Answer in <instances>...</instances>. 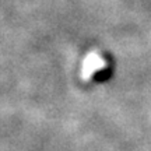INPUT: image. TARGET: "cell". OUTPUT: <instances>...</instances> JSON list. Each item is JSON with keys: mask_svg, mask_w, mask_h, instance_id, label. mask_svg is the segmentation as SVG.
<instances>
[{"mask_svg": "<svg viewBox=\"0 0 151 151\" xmlns=\"http://www.w3.org/2000/svg\"><path fill=\"white\" fill-rule=\"evenodd\" d=\"M111 73H112V69L108 66L106 69L99 70V71H97V73L94 74V81H105L109 76H111Z\"/></svg>", "mask_w": 151, "mask_h": 151, "instance_id": "cell-1", "label": "cell"}]
</instances>
